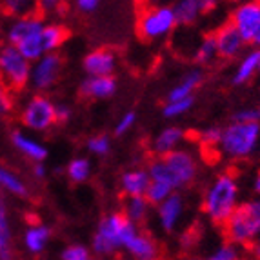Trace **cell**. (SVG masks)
<instances>
[{
	"label": "cell",
	"instance_id": "cell-1",
	"mask_svg": "<svg viewBox=\"0 0 260 260\" xmlns=\"http://www.w3.org/2000/svg\"><path fill=\"white\" fill-rule=\"evenodd\" d=\"M139 231V224L129 220L124 211L111 213L96 225L91 240V253L96 256H113L118 249H124Z\"/></svg>",
	"mask_w": 260,
	"mask_h": 260
},
{
	"label": "cell",
	"instance_id": "cell-2",
	"mask_svg": "<svg viewBox=\"0 0 260 260\" xmlns=\"http://www.w3.org/2000/svg\"><path fill=\"white\" fill-rule=\"evenodd\" d=\"M237 182L231 175H220L206 193L204 211L215 224L224 225L237 208Z\"/></svg>",
	"mask_w": 260,
	"mask_h": 260
},
{
	"label": "cell",
	"instance_id": "cell-3",
	"mask_svg": "<svg viewBox=\"0 0 260 260\" xmlns=\"http://www.w3.org/2000/svg\"><path fill=\"white\" fill-rule=\"evenodd\" d=\"M225 237L233 244H249L260 233V200L237 206L224 224Z\"/></svg>",
	"mask_w": 260,
	"mask_h": 260
},
{
	"label": "cell",
	"instance_id": "cell-4",
	"mask_svg": "<svg viewBox=\"0 0 260 260\" xmlns=\"http://www.w3.org/2000/svg\"><path fill=\"white\" fill-rule=\"evenodd\" d=\"M31 66L26 56L15 44H6L0 49V80L11 89V91H24L29 86Z\"/></svg>",
	"mask_w": 260,
	"mask_h": 260
},
{
	"label": "cell",
	"instance_id": "cell-5",
	"mask_svg": "<svg viewBox=\"0 0 260 260\" xmlns=\"http://www.w3.org/2000/svg\"><path fill=\"white\" fill-rule=\"evenodd\" d=\"M177 17H175L173 6L151 4L146 8L139 17V35L142 40L155 42L168 37L177 27Z\"/></svg>",
	"mask_w": 260,
	"mask_h": 260
},
{
	"label": "cell",
	"instance_id": "cell-6",
	"mask_svg": "<svg viewBox=\"0 0 260 260\" xmlns=\"http://www.w3.org/2000/svg\"><path fill=\"white\" fill-rule=\"evenodd\" d=\"M260 126L258 122H240L237 120L230 127L222 131L220 146L222 151L230 156H246L255 149L258 140Z\"/></svg>",
	"mask_w": 260,
	"mask_h": 260
},
{
	"label": "cell",
	"instance_id": "cell-7",
	"mask_svg": "<svg viewBox=\"0 0 260 260\" xmlns=\"http://www.w3.org/2000/svg\"><path fill=\"white\" fill-rule=\"evenodd\" d=\"M20 122L26 129L37 131H48L56 124V111H55V102L49 96L37 93L26 102L24 109L20 113Z\"/></svg>",
	"mask_w": 260,
	"mask_h": 260
},
{
	"label": "cell",
	"instance_id": "cell-8",
	"mask_svg": "<svg viewBox=\"0 0 260 260\" xmlns=\"http://www.w3.org/2000/svg\"><path fill=\"white\" fill-rule=\"evenodd\" d=\"M62 66H64V58L56 51L44 53L39 60H35L31 66L29 86L39 93L51 89L60 78Z\"/></svg>",
	"mask_w": 260,
	"mask_h": 260
},
{
	"label": "cell",
	"instance_id": "cell-9",
	"mask_svg": "<svg viewBox=\"0 0 260 260\" xmlns=\"http://www.w3.org/2000/svg\"><path fill=\"white\" fill-rule=\"evenodd\" d=\"M231 22L237 26L246 42H253L256 31L260 29V0H249L239 6L235 9Z\"/></svg>",
	"mask_w": 260,
	"mask_h": 260
},
{
	"label": "cell",
	"instance_id": "cell-10",
	"mask_svg": "<svg viewBox=\"0 0 260 260\" xmlns=\"http://www.w3.org/2000/svg\"><path fill=\"white\" fill-rule=\"evenodd\" d=\"M82 70L91 77H102V75H113L117 70V55L108 48L93 49L87 53L82 60Z\"/></svg>",
	"mask_w": 260,
	"mask_h": 260
},
{
	"label": "cell",
	"instance_id": "cell-11",
	"mask_svg": "<svg viewBox=\"0 0 260 260\" xmlns=\"http://www.w3.org/2000/svg\"><path fill=\"white\" fill-rule=\"evenodd\" d=\"M44 26H46V22H44V15L40 13H29V15H22V17H15V20L8 27V42L18 44L20 40L27 39V37L40 33L44 29Z\"/></svg>",
	"mask_w": 260,
	"mask_h": 260
},
{
	"label": "cell",
	"instance_id": "cell-12",
	"mask_svg": "<svg viewBox=\"0 0 260 260\" xmlns=\"http://www.w3.org/2000/svg\"><path fill=\"white\" fill-rule=\"evenodd\" d=\"M164 160L168 162V166L171 168L177 178L180 180V184L187 186L189 182H193V178L197 175V162L193 158L189 151L186 149H173V151H169L168 155H164Z\"/></svg>",
	"mask_w": 260,
	"mask_h": 260
},
{
	"label": "cell",
	"instance_id": "cell-13",
	"mask_svg": "<svg viewBox=\"0 0 260 260\" xmlns=\"http://www.w3.org/2000/svg\"><path fill=\"white\" fill-rule=\"evenodd\" d=\"M182 213L184 199L182 195H178L175 191L166 200H162L160 204H156V218H158V224H160V228L166 233H171L177 228Z\"/></svg>",
	"mask_w": 260,
	"mask_h": 260
},
{
	"label": "cell",
	"instance_id": "cell-14",
	"mask_svg": "<svg viewBox=\"0 0 260 260\" xmlns=\"http://www.w3.org/2000/svg\"><path fill=\"white\" fill-rule=\"evenodd\" d=\"M78 91L86 99L104 100L117 93V80L111 75H102V77H91L89 75V77L82 80Z\"/></svg>",
	"mask_w": 260,
	"mask_h": 260
},
{
	"label": "cell",
	"instance_id": "cell-15",
	"mask_svg": "<svg viewBox=\"0 0 260 260\" xmlns=\"http://www.w3.org/2000/svg\"><path fill=\"white\" fill-rule=\"evenodd\" d=\"M215 37H217L218 56H222V58H233V56H237L240 53V49H242L244 42H246L233 22H228L220 29H217Z\"/></svg>",
	"mask_w": 260,
	"mask_h": 260
},
{
	"label": "cell",
	"instance_id": "cell-16",
	"mask_svg": "<svg viewBox=\"0 0 260 260\" xmlns=\"http://www.w3.org/2000/svg\"><path fill=\"white\" fill-rule=\"evenodd\" d=\"M51 228L42 222L39 224H33L29 225L26 231H24V247H26V251L33 256H39L46 251V247H48L49 240H51Z\"/></svg>",
	"mask_w": 260,
	"mask_h": 260
},
{
	"label": "cell",
	"instance_id": "cell-17",
	"mask_svg": "<svg viewBox=\"0 0 260 260\" xmlns=\"http://www.w3.org/2000/svg\"><path fill=\"white\" fill-rule=\"evenodd\" d=\"M149 184H151V177L148 169H129L120 177V189L126 197L146 195Z\"/></svg>",
	"mask_w": 260,
	"mask_h": 260
},
{
	"label": "cell",
	"instance_id": "cell-18",
	"mask_svg": "<svg viewBox=\"0 0 260 260\" xmlns=\"http://www.w3.org/2000/svg\"><path fill=\"white\" fill-rule=\"evenodd\" d=\"M11 144H13L18 153H22L33 162H42L48 158V148L44 144L33 140L31 137H27L26 133H22V131H13L11 133Z\"/></svg>",
	"mask_w": 260,
	"mask_h": 260
},
{
	"label": "cell",
	"instance_id": "cell-19",
	"mask_svg": "<svg viewBox=\"0 0 260 260\" xmlns=\"http://www.w3.org/2000/svg\"><path fill=\"white\" fill-rule=\"evenodd\" d=\"M124 249L127 251V255H131L133 258H139V260H153L158 256V246H156V242L149 235L142 233V231H139V233L135 235L133 239L126 244Z\"/></svg>",
	"mask_w": 260,
	"mask_h": 260
},
{
	"label": "cell",
	"instance_id": "cell-20",
	"mask_svg": "<svg viewBox=\"0 0 260 260\" xmlns=\"http://www.w3.org/2000/svg\"><path fill=\"white\" fill-rule=\"evenodd\" d=\"M184 137H186V133H184L180 127H177V126L166 127V129H162L160 133L155 137V140H153V144H151V151L155 153L156 156L168 155L169 151H173V149H177L178 146H180Z\"/></svg>",
	"mask_w": 260,
	"mask_h": 260
},
{
	"label": "cell",
	"instance_id": "cell-21",
	"mask_svg": "<svg viewBox=\"0 0 260 260\" xmlns=\"http://www.w3.org/2000/svg\"><path fill=\"white\" fill-rule=\"evenodd\" d=\"M13 258V230L9 224L8 206L0 199V260Z\"/></svg>",
	"mask_w": 260,
	"mask_h": 260
},
{
	"label": "cell",
	"instance_id": "cell-22",
	"mask_svg": "<svg viewBox=\"0 0 260 260\" xmlns=\"http://www.w3.org/2000/svg\"><path fill=\"white\" fill-rule=\"evenodd\" d=\"M151 206L153 204L149 202L146 195L126 197V200H124V215H126L129 220L137 222V224H142V222L148 220Z\"/></svg>",
	"mask_w": 260,
	"mask_h": 260
},
{
	"label": "cell",
	"instance_id": "cell-23",
	"mask_svg": "<svg viewBox=\"0 0 260 260\" xmlns=\"http://www.w3.org/2000/svg\"><path fill=\"white\" fill-rule=\"evenodd\" d=\"M148 173L151 177V180H158V182H166L173 187L175 191H178L182 187L180 180L177 178V175L171 171V168L168 166V162L164 160V156H158V158H153L148 166Z\"/></svg>",
	"mask_w": 260,
	"mask_h": 260
},
{
	"label": "cell",
	"instance_id": "cell-24",
	"mask_svg": "<svg viewBox=\"0 0 260 260\" xmlns=\"http://www.w3.org/2000/svg\"><path fill=\"white\" fill-rule=\"evenodd\" d=\"M204 75L202 71L193 70L186 75V77L177 84V86L168 93V100H177V99H186V96H193V91L202 84Z\"/></svg>",
	"mask_w": 260,
	"mask_h": 260
},
{
	"label": "cell",
	"instance_id": "cell-25",
	"mask_svg": "<svg viewBox=\"0 0 260 260\" xmlns=\"http://www.w3.org/2000/svg\"><path fill=\"white\" fill-rule=\"evenodd\" d=\"M68 37H70V31L62 24H46L42 29V44L46 53L58 51V48L68 40Z\"/></svg>",
	"mask_w": 260,
	"mask_h": 260
},
{
	"label": "cell",
	"instance_id": "cell-26",
	"mask_svg": "<svg viewBox=\"0 0 260 260\" xmlns=\"http://www.w3.org/2000/svg\"><path fill=\"white\" fill-rule=\"evenodd\" d=\"M0 186L4 191H8L9 195L18 197V199H26L29 195L27 186L22 182V178L13 171H9L8 168H4V166H0Z\"/></svg>",
	"mask_w": 260,
	"mask_h": 260
},
{
	"label": "cell",
	"instance_id": "cell-27",
	"mask_svg": "<svg viewBox=\"0 0 260 260\" xmlns=\"http://www.w3.org/2000/svg\"><path fill=\"white\" fill-rule=\"evenodd\" d=\"M175 17H177L178 26H187L199 18V15H202L197 0H177L173 4Z\"/></svg>",
	"mask_w": 260,
	"mask_h": 260
},
{
	"label": "cell",
	"instance_id": "cell-28",
	"mask_svg": "<svg viewBox=\"0 0 260 260\" xmlns=\"http://www.w3.org/2000/svg\"><path fill=\"white\" fill-rule=\"evenodd\" d=\"M66 175L73 184H82L91 177V162L86 156L73 158L70 164L66 166Z\"/></svg>",
	"mask_w": 260,
	"mask_h": 260
},
{
	"label": "cell",
	"instance_id": "cell-29",
	"mask_svg": "<svg viewBox=\"0 0 260 260\" xmlns=\"http://www.w3.org/2000/svg\"><path fill=\"white\" fill-rule=\"evenodd\" d=\"M15 46L20 49V53L26 56L29 62L39 60L40 56L46 53V49H44V44H42V31H40V33H37V35H31V37H27V39L20 40V42L15 44Z\"/></svg>",
	"mask_w": 260,
	"mask_h": 260
},
{
	"label": "cell",
	"instance_id": "cell-30",
	"mask_svg": "<svg viewBox=\"0 0 260 260\" xmlns=\"http://www.w3.org/2000/svg\"><path fill=\"white\" fill-rule=\"evenodd\" d=\"M0 9L9 17H22V15L39 13L37 0H0Z\"/></svg>",
	"mask_w": 260,
	"mask_h": 260
},
{
	"label": "cell",
	"instance_id": "cell-31",
	"mask_svg": "<svg viewBox=\"0 0 260 260\" xmlns=\"http://www.w3.org/2000/svg\"><path fill=\"white\" fill-rule=\"evenodd\" d=\"M258 68H260V51H251L249 55L244 56V60L240 62L239 70H237V73H235L233 82L235 84L247 82Z\"/></svg>",
	"mask_w": 260,
	"mask_h": 260
},
{
	"label": "cell",
	"instance_id": "cell-32",
	"mask_svg": "<svg viewBox=\"0 0 260 260\" xmlns=\"http://www.w3.org/2000/svg\"><path fill=\"white\" fill-rule=\"evenodd\" d=\"M218 55L217 49V37L215 35H208L202 42H200L199 49L195 53V62L199 64H209V62Z\"/></svg>",
	"mask_w": 260,
	"mask_h": 260
},
{
	"label": "cell",
	"instance_id": "cell-33",
	"mask_svg": "<svg viewBox=\"0 0 260 260\" xmlns=\"http://www.w3.org/2000/svg\"><path fill=\"white\" fill-rule=\"evenodd\" d=\"M193 106V96H186V99H177V100H168L162 108V115L166 118H177L184 113H187Z\"/></svg>",
	"mask_w": 260,
	"mask_h": 260
},
{
	"label": "cell",
	"instance_id": "cell-34",
	"mask_svg": "<svg viewBox=\"0 0 260 260\" xmlns=\"http://www.w3.org/2000/svg\"><path fill=\"white\" fill-rule=\"evenodd\" d=\"M173 187L169 186V184L166 182H158V180H151V184H149L148 187V193H146V197H148V200L151 202L153 206L160 204L162 200L168 199L171 193H173Z\"/></svg>",
	"mask_w": 260,
	"mask_h": 260
},
{
	"label": "cell",
	"instance_id": "cell-35",
	"mask_svg": "<svg viewBox=\"0 0 260 260\" xmlns=\"http://www.w3.org/2000/svg\"><path fill=\"white\" fill-rule=\"evenodd\" d=\"M87 151L95 156H106L111 151V140L108 135H95L91 139H87L86 142Z\"/></svg>",
	"mask_w": 260,
	"mask_h": 260
},
{
	"label": "cell",
	"instance_id": "cell-36",
	"mask_svg": "<svg viewBox=\"0 0 260 260\" xmlns=\"http://www.w3.org/2000/svg\"><path fill=\"white\" fill-rule=\"evenodd\" d=\"M91 256V249L86 247L84 244H71L66 246L60 253L62 260H87Z\"/></svg>",
	"mask_w": 260,
	"mask_h": 260
},
{
	"label": "cell",
	"instance_id": "cell-37",
	"mask_svg": "<svg viewBox=\"0 0 260 260\" xmlns=\"http://www.w3.org/2000/svg\"><path fill=\"white\" fill-rule=\"evenodd\" d=\"M15 109V100L11 96V89L0 80V117H8Z\"/></svg>",
	"mask_w": 260,
	"mask_h": 260
},
{
	"label": "cell",
	"instance_id": "cell-38",
	"mask_svg": "<svg viewBox=\"0 0 260 260\" xmlns=\"http://www.w3.org/2000/svg\"><path fill=\"white\" fill-rule=\"evenodd\" d=\"M135 122H137V113H135V111H126L117 120V124H115V135H117V137H122V135L129 133V131L133 129Z\"/></svg>",
	"mask_w": 260,
	"mask_h": 260
},
{
	"label": "cell",
	"instance_id": "cell-39",
	"mask_svg": "<svg viewBox=\"0 0 260 260\" xmlns=\"http://www.w3.org/2000/svg\"><path fill=\"white\" fill-rule=\"evenodd\" d=\"M66 0H37V11L44 17L56 13L64 6Z\"/></svg>",
	"mask_w": 260,
	"mask_h": 260
},
{
	"label": "cell",
	"instance_id": "cell-40",
	"mask_svg": "<svg viewBox=\"0 0 260 260\" xmlns=\"http://www.w3.org/2000/svg\"><path fill=\"white\" fill-rule=\"evenodd\" d=\"M237 256H239L237 247H235L233 242H231V244H225V246L218 247L217 251L211 255V260H235Z\"/></svg>",
	"mask_w": 260,
	"mask_h": 260
},
{
	"label": "cell",
	"instance_id": "cell-41",
	"mask_svg": "<svg viewBox=\"0 0 260 260\" xmlns=\"http://www.w3.org/2000/svg\"><path fill=\"white\" fill-rule=\"evenodd\" d=\"M220 137H222V129H218V127H209V129H204L200 133V140L206 146H215L217 142H220Z\"/></svg>",
	"mask_w": 260,
	"mask_h": 260
},
{
	"label": "cell",
	"instance_id": "cell-42",
	"mask_svg": "<svg viewBox=\"0 0 260 260\" xmlns=\"http://www.w3.org/2000/svg\"><path fill=\"white\" fill-rule=\"evenodd\" d=\"M102 0H75V8L80 11V13H93L96 11Z\"/></svg>",
	"mask_w": 260,
	"mask_h": 260
},
{
	"label": "cell",
	"instance_id": "cell-43",
	"mask_svg": "<svg viewBox=\"0 0 260 260\" xmlns=\"http://www.w3.org/2000/svg\"><path fill=\"white\" fill-rule=\"evenodd\" d=\"M55 111H56V122H60V124L68 122L71 118V115H73V109H71V106L64 104V102H58V104H55Z\"/></svg>",
	"mask_w": 260,
	"mask_h": 260
},
{
	"label": "cell",
	"instance_id": "cell-44",
	"mask_svg": "<svg viewBox=\"0 0 260 260\" xmlns=\"http://www.w3.org/2000/svg\"><path fill=\"white\" fill-rule=\"evenodd\" d=\"M235 120L258 122L260 120V109H246V111H239L237 115H235Z\"/></svg>",
	"mask_w": 260,
	"mask_h": 260
},
{
	"label": "cell",
	"instance_id": "cell-45",
	"mask_svg": "<svg viewBox=\"0 0 260 260\" xmlns=\"http://www.w3.org/2000/svg\"><path fill=\"white\" fill-rule=\"evenodd\" d=\"M31 173H33V177L37 178V180H42V178H46V175H48V169H46V164L42 162H35L33 164V169H31Z\"/></svg>",
	"mask_w": 260,
	"mask_h": 260
},
{
	"label": "cell",
	"instance_id": "cell-46",
	"mask_svg": "<svg viewBox=\"0 0 260 260\" xmlns=\"http://www.w3.org/2000/svg\"><path fill=\"white\" fill-rule=\"evenodd\" d=\"M197 4H199L202 15H206V13H211L213 9L217 8V0H197Z\"/></svg>",
	"mask_w": 260,
	"mask_h": 260
},
{
	"label": "cell",
	"instance_id": "cell-47",
	"mask_svg": "<svg viewBox=\"0 0 260 260\" xmlns=\"http://www.w3.org/2000/svg\"><path fill=\"white\" fill-rule=\"evenodd\" d=\"M255 189H256V193H260V173H258V177H256V182H255Z\"/></svg>",
	"mask_w": 260,
	"mask_h": 260
},
{
	"label": "cell",
	"instance_id": "cell-48",
	"mask_svg": "<svg viewBox=\"0 0 260 260\" xmlns=\"http://www.w3.org/2000/svg\"><path fill=\"white\" fill-rule=\"evenodd\" d=\"M253 42H255V44H260V29L256 31V35H255V39H253Z\"/></svg>",
	"mask_w": 260,
	"mask_h": 260
},
{
	"label": "cell",
	"instance_id": "cell-49",
	"mask_svg": "<svg viewBox=\"0 0 260 260\" xmlns=\"http://www.w3.org/2000/svg\"><path fill=\"white\" fill-rule=\"evenodd\" d=\"M149 4H164L166 0H148Z\"/></svg>",
	"mask_w": 260,
	"mask_h": 260
},
{
	"label": "cell",
	"instance_id": "cell-50",
	"mask_svg": "<svg viewBox=\"0 0 260 260\" xmlns=\"http://www.w3.org/2000/svg\"><path fill=\"white\" fill-rule=\"evenodd\" d=\"M230 2H240V0H230Z\"/></svg>",
	"mask_w": 260,
	"mask_h": 260
},
{
	"label": "cell",
	"instance_id": "cell-51",
	"mask_svg": "<svg viewBox=\"0 0 260 260\" xmlns=\"http://www.w3.org/2000/svg\"><path fill=\"white\" fill-rule=\"evenodd\" d=\"M2 191H4V189H2V186H0V193H2Z\"/></svg>",
	"mask_w": 260,
	"mask_h": 260
},
{
	"label": "cell",
	"instance_id": "cell-52",
	"mask_svg": "<svg viewBox=\"0 0 260 260\" xmlns=\"http://www.w3.org/2000/svg\"><path fill=\"white\" fill-rule=\"evenodd\" d=\"M258 70H260V68H258Z\"/></svg>",
	"mask_w": 260,
	"mask_h": 260
}]
</instances>
